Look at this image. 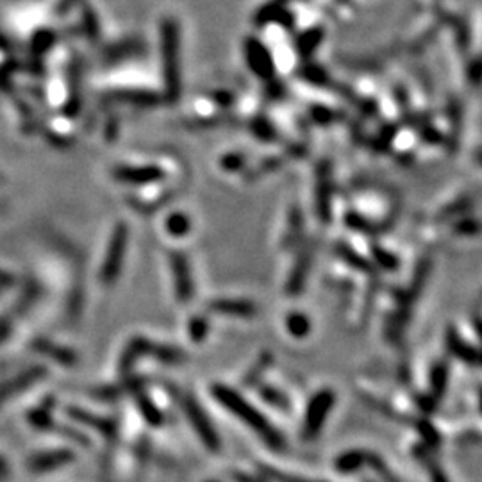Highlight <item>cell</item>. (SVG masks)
Instances as JSON below:
<instances>
[{
    "label": "cell",
    "instance_id": "6da1fadb",
    "mask_svg": "<svg viewBox=\"0 0 482 482\" xmlns=\"http://www.w3.org/2000/svg\"><path fill=\"white\" fill-rule=\"evenodd\" d=\"M211 393L217 398V402L221 407H225L227 411L234 414L238 420L245 423L250 430L259 436L266 445H270L272 448L281 450L284 446V438H282L279 430L272 425L270 420H266L263 416V413L257 407H254L245 397H241L238 391H234L233 388L225 384H214L211 388Z\"/></svg>",
    "mask_w": 482,
    "mask_h": 482
},
{
    "label": "cell",
    "instance_id": "7a4b0ae2",
    "mask_svg": "<svg viewBox=\"0 0 482 482\" xmlns=\"http://www.w3.org/2000/svg\"><path fill=\"white\" fill-rule=\"evenodd\" d=\"M129 243V229L125 224H118L112 231V236L109 240V247L105 250L104 263L101 268V279L104 284H112L120 277L122 265H124V257L127 252Z\"/></svg>",
    "mask_w": 482,
    "mask_h": 482
},
{
    "label": "cell",
    "instance_id": "3957f363",
    "mask_svg": "<svg viewBox=\"0 0 482 482\" xmlns=\"http://www.w3.org/2000/svg\"><path fill=\"white\" fill-rule=\"evenodd\" d=\"M336 402V395L330 390H321L311 398L307 411H305L304 418V438L313 439L320 434L321 427L326 423L327 416H329L330 409L334 407Z\"/></svg>",
    "mask_w": 482,
    "mask_h": 482
},
{
    "label": "cell",
    "instance_id": "277c9868",
    "mask_svg": "<svg viewBox=\"0 0 482 482\" xmlns=\"http://www.w3.org/2000/svg\"><path fill=\"white\" fill-rule=\"evenodd\" d=\"M182 406H184V411H186V414H188L189 423H191V427L195 429V432L198 434L200 441L204 443L209 450H213V452L220 450V438H218V434H217V430H214L213 423L209 422L207 414H205V411L202 409L200 404H198V402L193 397H184Z\"/></svg>",
    "mask_w": 482,
    "mask_h": 482
},
{
    "label": "cell",
    "instance_id": "5b68a950",
    "mask_svg": "<svg viewBox=\"0 0 482 482\" xmlns=\"http://www.w3.org/2000/svg\"><path fill=\"white\" fill-rule=\"evenodd\" d=\"M170 266L173 272V286L179 302H189L193 295V279L188 259L182 252H170Z\"/></svg>",
    "mask_w": 482,
    "mask_h": 482
},
{
    "label": "cell",
    "instance_id": "8992f818",
    "mask_svg": "<svg viewBox=\"0 0 482 482\" xmlns=\"http://www.w3.org/2000/svg\"><path fill=\"white\" fill-rule=\"evenodd\" d=\"M72 461L73 452H70V450H48V452L32 455L31 461H29V468L34 474H47V472L56 470V468H61V466L68 465Z\"/></svg>",
    "mask_w": 482,
    "mask_h": 482
},
{
    "label": "cell",
    "instance_id": "52a82bcc",
    "mask_svg": "<svg viewBox=\"0 0 482 482\" xmlns=\"http://www.w3.org/2000/svg\"><path fill=\"white\" fill-rule=\"evenodd\" d=\"M209 311L224 316L234 318H252L256 316V304L247 298H218L209 302Z\"/></svg>",
    "mask_w": 482,
    "mask_h": 482
},
{
    "label": "cell",
    "instance_id": "ba28073f",
    "mask_svg": "<svg viewBox=\"0 0 482 482\" xmlns=\"http://www.w3.org/2000/svg\"><path fill=\"white\" fill-rule=\"evenodd\" d=\"M313 263V249L311 247H304L300 250V256L297 259V265L293 266L291 270V275L288 279V289L289 295H297L300 293L302 288H304L305 277H307V270H309V265Z\"/></svg>",
    "mask_w": 482,
    "mask_h": 482
},
{
    "label": "cell",
    "instance_id": "9c48e42d",
    "mask_svg": "<svg viewBox=\"0 0 482 482\" xmlns=\"http://www.w3.org/2000/svg\"><path fill=\"white\" fill-rule=\"evenodd\" d=\"M446 343H448V349L452 350V353H455L459 359H462L465 363H470V365H477L479 361V352L475 346L468 345V343L459 336V333L455 329H450L446 334Z\"/></svg>",
    "mask_w": 482,
    "mask_h": 482
},
{
    "label": "cell",
    "instance_id": "30bf717a",
    "mask_svg": "<svg viewBox=\"0 0 482 482\" xmlns=\"http://www.w3.org/2000/svg\"><path fill=\"white\" fill-rule=\"evenodd\" d=\"M446 381H448V368L445 363H438L430 372V400L432 404L441 398V395L446 390Z\"/></svg>",
    "mask_w": 482,
    "mask_h": 482
},
{
    "label": "cell",
    "instance_id": "8fae6325",
    "mask_svg": "<svg viewBox=\"0 0 482 482\" xmlns=\"http://www.w3.org/2000/svg\"><path fill=\"white\" fill-rule=\"evenodd\" d=\"M36 349L40 350V352L50 356L52 359H56V361L63 363V365H73V363H75V359H77V356L72 352V350L63 349V346H57V345H54V343L36 342Z\"/></svg>",
    "mask_w": 482,
    "mask_h": 482
},
{
    "label": "cell",
    "instance_id": "7c38bea8",
    "mask_svg": "<svg viewBox=\"0 0 482 482\" xmlns=\"http://www.w3.org/2000/svg\"><path fill=\"white\" fill-rule=\"evenodd\" d=\"M138 407H140L141 414L150 425H161L163 423V413H161L159 406L154 400H150V397H147L145 393L138 395Z\"/></svg>",
    "mask_w": 482,
    "mask_h": 482
},
{
    "label": "cell",
    "instance_id": "4fadbf2b",
    "mask_svg": "<svg viewBox=\"0 0 482 482\" xmlns=\"http://www.w3.org/2000/svg\"><path fill=\"white\" fill-rule=\"evenodd\" d=\"M166 233L172 234V236L175 238H181V236H186V234L189 233V220L186 214L182 213H173L172 217L166 218Z\"/></svg>",
    "mask_w": 482,
    "mask_h": 482
},
{
    "label": "cell",
    "instance_id": "5bb4252c",
    "mask_svg": "<svg viewBox=\"0 0 482 482\" xmlns=\"http://www.w3.org/2000/svg\"><path fill=\"white\" fill-rule=\"evenodd\" d=\"M288 330L291 336L304 337L309 334L311 321L302 313H291V316L288 318Z\"/></svg>",
    "mask_w": 482,
    "mask_h": 482
},
{
    "label": "cell",
    "instance_id": "9a60e30c",
    "mask_svg": "<svg viewBox=\"0 0 482 482\" xmlns=\"http://www.w3.org/2000/svg\"><path fill=\"white\" fill-rule=\"evenodd\" d=\"M207 321L202 316L193 318V320L189 321V336H191L193 342H202L205 337V334H207Z\"/></svg>",
    "mask_w": 482,
    "mask_h": 482
},
{
    "label": "cell",
    "instance_id": "2e32d148",
    "mask_svg": "<svg viewBox=\"0 0 482 482\" xmlns=\"http://www.w3.org/2000/svg\"><path fill=\"white\" fill-rule=\"evenodd\" d=\"M8 475V466H6V462L0 459V479L6 477Z\"/></svg>",
    "mask_w": 482,
    "mask_h": 482
}]
</instances>
